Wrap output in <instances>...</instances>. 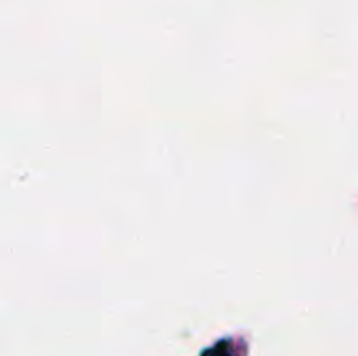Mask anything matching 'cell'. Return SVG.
Instances as JSON below:
<instances>
[]
</instances>
